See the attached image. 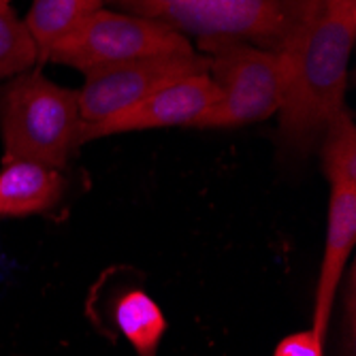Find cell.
Returning a JSON list of instances; mask_svg holds the SVG:
<instances>
[{"label": "cell", "mask_w": 356, "mask_h": 356, "mask_svg": "<svg viewBox=\"0 0 356 356\" xmlns=\"http://www.w3.org/2000/svg\"><path fill=\"white\" fill-rule=\"evenodd\" d=\"M81 113L77 90L28 69L0 88L3 163L28 160L62 171L79 149Z\"/></svg>", "instance_id": "3"}, {"label": "cell", "mask_w": 356, "mask_h": 356, "mask_svg": "<svg viewBox=\"0 0 356 356\" xmlns=\"http://www.w3.org/2000/svg\"><path fill=\"white\" fill-rule=\"evenodd\" d=\"M220 92L209 75L188 77L154 92L147 99L135 103L111 118L94 124H83L79 133V143L103 139L122 133L149 131V128L167 126H192L201 113H205L213 103H218Z\"/></svg>", "instance_id": "7"}, {"label": "cell", "mask_w": 356, "mask_h": 356, "mask_svg": "<svg viewBox=\"0 0 356 356\" xmlns=\"http://www.w3.org/2000/svg\"><path fill=\"white\" fill-rule=\"evenodd\" d=\"M322 348H325V341L309 329L282 339L273 356H322Z\"/></svg>", "instance_id": "14"}, {"label": "cell", "mask_w": 356, "mask_h": 356, "mask_svg": "<svg viewBox=\"0 0 356 356\" xmlns=\"http://www.w3.org/2000/svg\"><path fill=\"white\" fill-rule=\"evenodd\" d=\"M354 3H356V0H354Z\"/></svg>", "instance_id": "15"}, {"label": "cell", "mask_w": 356, "mask_h": 356, "mask_svg": "<svg viewBox=\"0 0 356 356\" xmlns=\"http://www.w3.org/2000/svg\"><path fill=\"white\" fill-rule=\"evenodd\" d=\"M197 75H209V60L201 51L160 54L90 69L77 90L81 122L94 124L111 118L158 90Z\"/></svg>", "instance_id": "6"}, {"label": "cell", "mask_w": 356, "mask_h": 356, "mask_svg": "<svg viewBox=\"0 0 356 356\" xmlns=\"http://www.w3.org/2000/svg\"><path fill=\"white\" fill-rule=\"evenodd\" d=\"M64 175L58 169L11 160L0 169V218H24L51 209L64 194Z\"/></svg>", "instance_id": "9"}, {"label": "cell", "mask_w": 356, "mask_h": 356, "mask_svg": "<svg viewBox=\"0 0 356 356\" xmlns=\"http://www.w3.org/2000/svg\"><path fill=\"white\" fill-rule=\"evenodd\" d=\"M105 5L163 22L184 37H233L286 51L325 11L327 0H105Z\"/></svg>", "instance_id": "2"}, {"label": "cell", "mask_w": 356, "mask_h": 356, "mask_svg": "<svg viewBox=\"0 0 356 356\" xmlns=\"http://www.w3.org/2000/svg\"><path fill=\"white\" fill-rule=\"evenodd\" d=\"M32 67H37V45L28 35L24 19L13 11L11 0H0V81Z\"/></svg>", "instance_id": "13"}, {"label": "cell", "mask_w": 356, "mask_h": 356, "mask_svg": "<svg viewBox=\"0 0 356 356\" xmlns=\"http://www.w3.org/2000/svg\"><path fill=\"white\" fill-rule=\"evenodd\" d=\"M105 0H32L24 26L37 45V67L47 62L49 51L79 28Z\"/></svg>", "instance_id": "10"}, {"label": "cell", "mask_w": 356, "mask_h": 356, "mask_svg": "<svg viewBox=\"0 0 356 356\" xmlns=\"http://www.w3.org/2000/svg\"><path fill=\"white\" fill-rule=\"evenodd\" d=\"M188 37L171 26L149 17L118 13L109 9L94 11L77 30L60 41L47 56V62L64 64L81 73L160 54H192Z\"/></svg>", "instance_id": "5"}, {"label": "cell", "mask_w": 356, "mask_h": 356, "mask_svg": "<svg viewBox=\"0 0 356 356\" xmlns=\"http://www.w3.org/2000/svg\"><path fill=\"white\" fill-rule=\"evenodd\" d=\"M220 99L190 128H235L263 122L282 105V56L233 37L199 39Z\"/></svg>", "instance_id": "4"}, {"label": "cell", "mask_w": 356, "mask_h": 356, "mask_svg": "<svg viewBox=\"0 0 356 356\" xmlns=\"http://www.w3.org/2000/svg\"><path fill=\"white\" fill-rule=\"evenodd\" d=\"M356 41V3L327 0V7L299 37L280 51L282 105L280 145L290 154L314 149L329 122L346 109L348 64Z\"/></svg>", "instance_id": "1"}, {"label": "cell", "mask_w": 356, "mask_h": 356, "mask_svg": "<svg viewBox=\"0 0 356 356\" xmlns=\"http://www.w3.org/2000/svg\"><path fill=\"white\" fill-rule=\"evenodd\" d=\"M115 325L122 335L131 341L137 356H156L163 335L167 331V320L158 303L143 290H128L113 307Z\"/></svg>", "instance_id": "11"}, {"label": "cell", "mask_w": 356, "mask_h": 356, "mask_svg": "<svg viewBox=\"0 0 356 356\" xmlns=\"http://www.w3.org/2000/svg\"><path fill=\"white\" fill-rule=\"evenodd\" d=\"M322 169L331 186H356V126L348 109H341L320 139Z\"/></svg>", "instance_id": "12"}, {"label": "cell", "mask_w": 356, "mask_h": 356, "mask_svg": "<svg viewBox=\"0 0 356 356\" xmlns=\"http://www.w3.org/2000/svg\"><path fill=\"white\" fill-rule=\"evenodd\" d=\"M356 243V186H331L329 220H327V241L322 256L316 301H314V325L316 337L325 341L331 312L337 295V286L343 275L348 256Z\"/></svg>", "instance_id": "8"}]
</instances>
